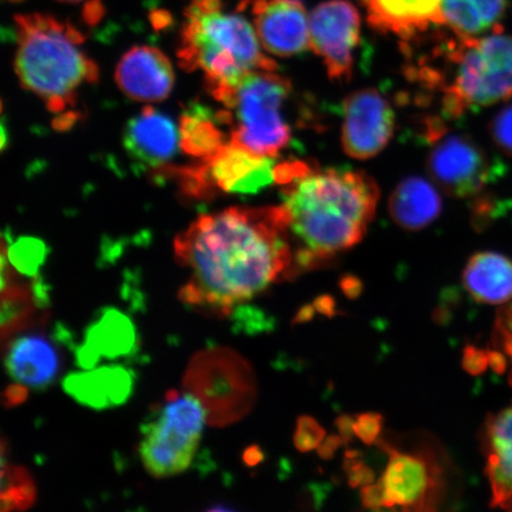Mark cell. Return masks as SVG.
<instances>
[{"label":"cell","mask_w":512,"mask_h":512,"mask_svg":"<svg viewBox=\"0 0 512 512\" xmlns=\"http://www.w3.org/2000/svg\"><path fill=\"white\" fill-rule=\"evenodd\" d=\"M208 413L195 395L171 390L142 426L139 456L155 478L187 471L197 456Z\"/></svg>","instance_id":"52a82bcc"},{"label":"cell","mask_w":512,"mask_h":512,"mask_svg":"<svg viewBox=\"0 0 512 512\" xmlns=\"http://www.w3.org/2000/svg\"><path fill=\"white\" fill-rule=\"evenodd\" d=\"M383 418L381 414L364 413L355 419V435L360 438L364 444L373 445L380 437Z\"/></svg>","instance_id":"4dcf8cb0"},{"label":"cell","mask_w":512,"mask_h":512,"mask_svg":"<svg viewBox=\"0 0 512 512\" xmlns=\"http://www.w3.org/2000/svg\"><path fill=\"white\" fill-rule=\"evenodd\" d=\"M115 81L128 98L153 104L169 98L175 85V73L163 51L140 46L128 50L120 60Z\"/></svg>","instance_id":"2e32d148"},{"label":"cell","mask_w":512,"mask_h":512,"mask_svg":"<svg viewBox=\"0 0 512 512\" xmlns=\"http://www.w3.org/2000/svg\"><path fill=\"white\" fill-rule=\"evenodd\" d=\"M443 201L434 185L421 177L403 179L389 198V214L406 230L424 229L438 219Z\"/></svg>","instance_id":"ffe728a7"},{"label":"cell","mask_w":512,"mask_h":512,"mask_svg":"<svg viewBox=\"0 0 512 512\" xmlns=\"http://www.w3.org/2000/svg\"><path fill=\"white\" fill-rule=\"evenodd\" d=\"M494 347L501 352L504 357L507 368L509 369V381L512 386V299L503 304L498 311L494 328Z\"/></svg>","instance_id":"83f0119b"},{"label":"cell","mask_w":512,"mask_h":512,"mask_svg":"<svg viewBox=\"0 0 512 512\" xmlns=\"http://www.w3.org/2000/svg\"><path fill=\"white\" fill-rule=\"evenodd\" d=\"M15 70L21 85L57 115V128L76 120L70 108L82 86L99 80V68L82 49L85 37L73 25L49 15L16 16Z\"/></svg>","instance_id":"3957f363"},{"label":"cell","mask_w":512,"mask_h":512,"mask_svg":"<svg viewBox=\"0 0 512 512\" xmlns=\"http://www.w3.org/2000/svg\"><path fill=\"white\" fill-rule=\"evenodd\" d=\"M443 2L444 0H361L371 27L407 42L424 35L432 27L445 25Z\"/></svg>","instance_id":"e0dca14e"},{"label":"cell","mask_w":512,"mask_h":512,"mask_svg":"<svg viewBox=\"0 0 512 512\" xmlns=\"http://www.w3.org/2000/svg\"><path fill=\"white\" fill-rule=\"evenodd\" d=\"M46 256L47 247L40 240L21 238L16 242L9 240L8 245L3 240L2 258L24 277L37 278Z\"/></svg>","instance_id":"4316f807"},{"label":"cell","mask_w":512,"mask_h":512,"mask_svg":"<svg viewBox=\"0 0 512 512\" xmlns=\"http://www.w3.org/2000/svg\"><path fill=\"white\" fill-rule=\"evenodd\" d=\"M389 454L386 470L379 480L383 509L405 511L433 510L437 503L440 473L427 456L403 453L387 444Z\"/></svg>","instance_id":"5bb4252c"},{"label":"cell","mask_w":512,"mask_h":512,"mask_svg":"<svg viewBox=\"0 0 512 512\" xmlns=\"http://www.w3.org/2000/svg\"><path fill=\"white\" fill-rule=\"evenodd\" d=\"M291 92V82L284 76L258 70L215 95L226 107L221 113L230 127V143L256 155L277 157L291 140V128L284 118Z\"/></svg>","instance_id":"8992f818"},{"label":"cell","mask_w":512,"mask_h":512,"mask_svg":"<svg viewBox=\"0 0 512 512\" xmlns=\"http://www.w3.org/2000/svg\"><path fill=\"white\" fill-rule=\"evenodd\" d=\"M343 443L341 435H331V437L325 438L323 443L317 448L318 454L323 459H330L334 457L338 447Z\"/></svg>","instance_id":"836d02e7"},{"label":"cell","mask_w":512,"mask_h":512,"mask_svg":"<svg viewBox=\"0 0 512 512\" xmlns=\"http://www.w3.org/2000/svg\"><path fill=\"white\" fill-rule=\"evenodd\" d=\"M342 291L345 296L350 299H355L360 296L362 292L361 281L355 277H345L341 281Z\"/></svg>","instance_id":"d590c367"},{"label":"cell","mask_w":512,"mask_h":512,"mask_svg":"<svg viewBox=\"0 0 512 512\" xmlns=\"http://www.w3.org/2000/svg\"><path fill=\"white\" fill-rule=\"evenodd\" d=\"M36 490L27 470L5 462L2 465V510H22L34 503Z\"/></svg>","instance_id":"484cf974"},{"label":"cell","mask_w":512,"mask_h":512,"mask_svg":"<svg viewBox=\"0 0 512 512\" xmlns=\"http://www.w3.org/2000/svg\"><path fill=\"white\" fill-rule=\"evenodd\" d=\"M483 446L492 507L512 511V405L486 419Z\"/></svg>","instance_id":"d6986e66"},{"label":"cell","mask_w":512,"mask_h":512,"mask_svg":"<svg viewBox=\"0 0 512 512\" xmlns=\"http://www.w3.org/2000/svg\"><path fill=\"white\" fill-rule=\"evenodd\" d=\"M246 5L262 48L278 57H292L310 48L309 16L300 0H252Z\"/></svg>","instance_id":"9a60e30c"},{"label":"cell","mask_w":512,"mask_h":512,"mask_svg":"<svg viewBox=\"0 0 512 512\" xmlns=\"http://www.w3.org/2000/svg\"><path fill=\"white\" fill-rule=\"evenodd\" d=\"M192 2H197V0H192Z\"/></svg>","instance_id":"ab89813d"},{"label":"cell","mask_w":512,"mask_h":512,"mask_svg":"<svg viewBox=\"0 0 512 512\" xmlns=\"http://www.w3.org/2000/svg\"><path fill=\"white\" fill-rule=\"evenodd\" d=\"M136 343L133 325L118 311H107L94 322L79 348L78 361L83 368H92L100 358H117L131 352Z\"/></svg>","instance_id":"603a6c76"},{"label":"cell","mask_w":512,"mask_h":512,"mask_svg":"<svg viewBox=\"0 0 512 512\" xmlns=\"http://www.w3.org/2000/svg\"><path fill=\"white\" fill-rule=\"evenodd\" d=\"M124 146L136 162L160 168L175 157L179 142V130L168 115L146 106L137 117L127 124Z\"/></svg>","instance_id":"ac0fdd59"},{"label":"cell","mask_w":512,"mask_h":512,"mask_svg":"<svg viewBox=\"0 0 512 512\" xmlns=\"http://www.w3.org/2000/svg\"><path fill=\"white\" fill-rule=\"evenodd\" d=\"M489 364L488 352L480 350L476 347H466L464 350L463 367L472 375H479L485 371Z\"/></svg>","instance_id":"1f68e13d"},{"label":"cell","mask_w":512,"mask_h":512,"mask_svg":"<svg viewBox=\"0 0 512 512\" xmlns=\"http://www.w3.org/2000/svg\"><path fill=\"white\" fill-rule=\"evenodd\" d=\"M281 197L293 252L291 275L323 266L355 247L373 221L380 189L360 170L315 166L293 160L286 166Z\"/></svg>","instance_id":"7a4b0ae2"},{"label":"cell","mask_w":512,"mask_h":512,"mask_svg":"<svg viewBox=\"0 0 512 512\" xmlns=\"http://www.w3.org/2000/svg\"><path fill=\"white\" fill-rule=\"evenodd\" d=\"M63 387L82 405L108 408L121 405L131 395L133 377L123 367H106L70 375Z\"/></svg>","instance_id":"7402d4cb"},{"label":"cell","mask_w":512,"mask_h":512,"mask_svg":"<svg viewBox=\"0 0 512 512\" xmlns=\"http://www.w3.org/2000/svg\"><path fill=\"white\" fill-rule=\"evenodd\" d=\"M336 425L339 431V435H341L343 441H345V443H349L355 434V419L352 418V416L343 415L341 418L337 419Z\"/></svg>","instance_id":"e575fe53"},{"label":"cell","mask_w":512,"mask_h":512,"mask_svg":"<svg viewBox=\"0 0 512 512\" xmlns=\"http://www.w3.org/2000/svg\"><path fill=\"white\" fill-rule=\"evenodd\" d=\"M510 0H444L445 25L454 35L479 37L502 30Z\"/></svg>","instance_id":"cb8c5ba5"},{"label":"cell","mask_w":512,"mask_h":512,"mask_svg":"<svg viewBox=\"0 0 512 512\" xmlns=\"http://www.w3.org/2000/svg\"><path fill=\"white\" fill-rule=\"evenodd\" d=\"M178 264L189 273L184 304L228 317L284 275L293 251L283 206L236 207L202 215L177 236Z\"/></svg>","instance_id":"6da1fadb"},{"label":"cell","mask_w":512,"mask_h":512,"mask_svg":"<svg viewBox=\"0 0 512 512\" xmlns=\"http://www.w3.org/2000/svg\"><path fill=\"white\" fill-rule=\"evenodd\" d=\"M203 162L200 168L190 170L185 177L190 189L216 188L229 194H255L277 183V158L256 155L230 142Z\"/></svg>","instance_id":"7c38bea8"},{"label":"cell","mask_w":512,"mask_h":512,"mask_svg":"<svg viewBox=\"0 0 512 512\" xmlns=\"http://www.w3.org/2000/svg\"><path fill=\"white\" fill-rule=\"evenodd\" d=\"M57 2L68 3V4H80V3H85L86 0H57Z\"/></svg>","instance_id":"f35d334b"},{"label":"cell","mask_w":512,"mask_h":512,"mask_svg":"<svg viewBox=\"0 0 512 512\" xmlns=\"http://www.w3.org/2000/svg\"><path fill=\"white\" fill-rule=\"evenodd\" d=\"M325 439V431L311 416H300L294 432V446L300 452L316 450Z\"/></svg>","instance_id":"f1b7e54d"},{"label":"cell","mask_w":512,"mask_h":512,"mask_svg":"<svg viewBox=\"0 0 512 512\" xmlns=\"http://www.w3.org/2000/svg\"><path fill=\"white\" fill-rule=\"evenodd\" d=\"M435 48L412 73L422 85L440 92L446 118L512 98L511 35L503 30L479 37L454 35Z\"/></svg>","instance_id":"277c9868"},{"label":"cell","mask_w":512,"mask_h":512,"mask_svg":"<svg viewBox=\"0 0 512 512\" xmlns=\"http://www.w3.org/2000/svg\"><path fill=\"white\" fill-rule=\"evenodd\" d=\"M463 283L478 303H508L512 299V260L496 252L476 253L467 261Z\"/></svg>","instance_id":"44dd1931"},{"label":"cell","mask_w":512,"mask_h":512,"mask_svg":"<svg viewBox=\"0 0 512 512\" xmlns=\"http://www.w3.org/2000/svg\"><path fill=\"white\" fill-rule=\"evenodd\" d=\"M310 48L323 60L330 79L349 81L361 42V16L345 0H328L309 17Z\"/></svg>","instance_id":"30bf717a"},{"label":"cell","mask_w":512,"mask_h":512,"mask_svg":"<svg viewBox=\"0 0 512 512\" xmlns=\"http://www.w3.org/2000/svg\"><path fill=\"white\" fill-rule=\"evenodd\" d=\"M425 134L430 143L427 170L433 182L458 200L482 195L498 174L483 147L466 134L447 132L439 119L428 121Z\"/></svg>","instance_id":"9c48e42d"},{"label":"cell","mask_w":512,"mask_h":512,"mask_svg":"<svg viewBox=\"0 0 512 512\" xmlns=\"http://www.w3.org/2000/svg\"><path fill=\"white\" fill-rule=\"evenodd\" d=\"M261 48L253 25L224 11L220 0H197L185 11L179 64L188 72L200 69L213 96L258 70L275 72L277 63Z\"/></svg>","instance_id":"5b68a950"},{"label":"cell","mask_w":512,"mask_h":512,"mask_svg":"<svg viewBox=\"0 0 512 512\" xmlns=\"http://www.w3.org/2000/svg\"><path fill=\"white\" fill-rule=\"evenodd\" d=\"M224 124L220 113L211 114L203 106H191L184 112L179 125L181 149L190 156L209 158L227 143H224L220 125Z\"/></svg>","instance_id":"d4e9b609"},{"label":"cell","mask_w":512,"mask_h":512,"mask_svg":"<svg viewBox=\"0 0 512 512\" xmlns=\"http://www.w3.org/2000/svg\"><path fill=\"white\" fill-rule=\"evenodd\" d=\"M43 324L3 339L4 363L11 380L24 389L42 390L60 376L64 364L62 343L72 342L66 330L48 335Z\"/></svg>","instance_id":"8fae6325"},{"label":"cell","mask_w":512,"mask_h":512,"mask_svg":"<svg viewBox=\"0 0 512 512\" xmlns=\"http://www.w3.org/2000/svg\"><path fill=\"white\" fill-rule=\"evenodd\" d=\"M490 134L504 155L512 157V105L499 111L490 124Z\"/></svg>","instance_id":"f546056e"},{"label":"cell","mask_w":512,"mask_h":512,"mask_svg":"<svg viewBox=\"0 0 512 512\" xmlns=\"http://www.w3.org/2000/svg\"><path fill=\"white\" fill-rule=\"evenodd\" d=\"M185 390L202 402L211 425H226L252 407L255 387L248 363L228 350H210L191 363Z\"/></svg>","instance_id":"ba28073f"},{"label":"cell","mask_w":512,"mask_h":512,"mask_svg":"<svg viewBox=\"0 0 512 512\" xmlns=\"http://www.w3.org/2000/svg\"><path fill=\"white\" fill-rule=\"evenodd\" d=\"M313 306H315V309L320 313H324V315L329 316H332V313H334L335 310L334 299L328 296L318 298Z\"/></svg>","instance_id":"8d00e7d4"},{"label":"cell","mask_w":512,"mask_h":512,"mask_svg":"<svg viewBox=\"0 0 512 512\" xmlns=\"http://www.w3.org/2000/svg\"><path fill=\"white\" fill-rule=\"evenodd\" d=\"M313 312H315V306H305L302 310L299 311L296 322L304 323L307 320H310L313 317Z\"/></svg>","instance_id":"74e56055"},{"label":"cell","mask_w":512,"mask_h":512,"mask_svg":"<svg viewBox=\"0 0 512 512\" xmlns=\"http://www.w3.org/2000/svg\"><path fill=\"white\" fill-rule=\"evenodd\" d=\"M394 131L393 107L377 89H358L344 100L342 146L349 157L366 160L379 155Z\"/></svg>","instance_id":"4fadbf2b"},{"label":"cell","mask_w":512,"mask_h":512,"mask_svg":"<svg viewBox=\"0 0 512 512\" xmlns=\"http://www.w3.org/2000/svg\"><path fill=\"white\" fill-rule=\"evenodd\" d=\"M345 470H347L349 484L352 488L373 483V471H371L367 465L357 462V460L350 459L347 466H345Z\"/></svg>","instance_id":"d6a6232c"}]
</instances>
